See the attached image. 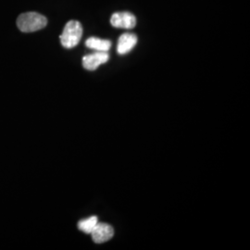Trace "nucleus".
<instances>
[{
	"instance_id": "obj_1",
	"label": "nucleus",
	"mask_w": 250,
	"mask_h": 250,
	"mask_svg": "<svg viewBox=\"0 0 250 250\" xmlns=\"http://www.w3.org/2000/svg\"><path fill=\"white\" fill-rule=\"evenodd\" d=\"M47 20L42 14L37 12H27L19 16L17 25L23 33H33L45 28Z\"/></svg>"
},
{
	"instance_id": "obj_2",
	"label": "nucleus",
	"mask_w": 250,
	"mask_h": 250,
	"mask_svg": "<svg viewBox=\"0 0 250 250\" xmlns=\"http://www.w3.org/2000/svg\"><path fill=\"white\" fill-rule=\"evenodd\" d=\"M83 36V27L77 21H70L64 27L61 36L62 45L65 48H73L79 44Z\"/></svg>"
},
{
	"instance_id": "obj_3",
	"label": "nucleus",
	"mask_w": 250,
	"mask_h": 250,
	"mask_svg": "<svg viewBox=\"0 0 250 250\" xmlns=\"http://www.w3.org/2000/svg\"><path fill=\"white\" fill-rule=\"evenodd\" d=\"M111 25L121 29H133L136 25V19L130 12H117L110 19Z\"/></svg>"
},
{
	"instance_id": "obj_4",
	"label": "nucleus",
	"mask_w": 250,
	"mask_h": 250,
	"mask_svg": "<svg viewBox=\"0 0 250 250\" xmlns=\"http://www.w3.org/2000/svg\"><path fill=\"white\" fill-rule=\"evenodd\" d=\"M109 59L107 52L96 51L95 53L86 55L83 58V66L88 71H95L100 65L107 62Z\"/></svg>"
},
{
	"instance_id": "obj_5",
	"label": "nucleus",
	"mask_w": 250,
	"mask_h": 250,
	"mask_svg": "<svg viewBox=\"0 0 250 250\" xmlns=\"http://www.w3.org/2000/svg\"><path fill=\"white\" fill-rule=\"evenodd\" d=\"M92 235L93 241L97 244H103L110 240L114 235L113 228L107 224L98 223L93 232L90 233Z\"/></svg>"
},
{
	"instance_id": "obj_6",
	"label": "nucleus",
	"mask_w": 250,
	"mask_h": 250,
	"mask_svg": "<svg viewBox=\"0 0 250 250\" xmlns=\"http://www.w3.org/2000/svg\"><path fill=\"white\" fill-rule=\"evenodd\" d=\"M137 43V36L134 34L126 33L120 36L118 45H117V51L121 55L129 53Z\"/></svg>"
},
{
	"instance_id": "obj_7",
	"label": "nucleus",
	"mask_w": 250,
	"mask_h": 250,
	"mask_svg": "<svg viewBox=\"0 0 250 250\" xmlns=\"http://www.w3.org/2000/svg\"><path fill=\"white\" fill-rule=\"evenodd\" d=\"M85 45L88 48L94 49L96 51L107 52L111 47V42L109 40L100 39L97 37H90L86 40Z\"/></svg>"
},
{
	"instance_id": "obj_8",
	"label": "nucleus",
	"mask_w": 250,
	"mask_h": 250,
	"mask_svg": "<svg viewBox=\"0 0 250 250\" xmlns=\"http://www.w3.org/2000/svg\"><path fill=\"white\" fill-rule=\"evenodd\" d=\"M99 223V220L96 216H92L85 220H82L78 224V228L82 232L90 234L95 229L96 225Z\"/></svg>"
}]
</instances>
